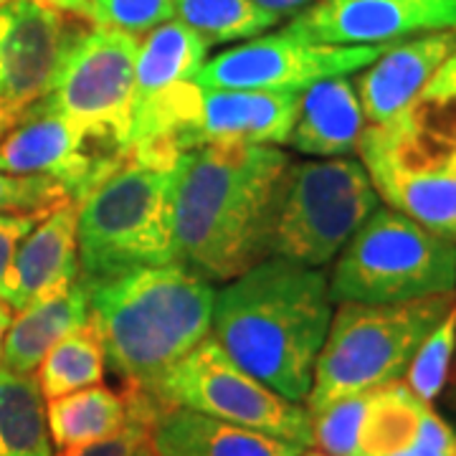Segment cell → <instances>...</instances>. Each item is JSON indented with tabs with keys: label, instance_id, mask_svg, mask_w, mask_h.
<instances>
[{
	"label": "cell",
	"instance_id": "28",
	"mask_svg": "<svg viewBox=\"0 0 456 456\" xmlns=\"http://www.w3.org/2000/svg\"><path fill=\"white\" fill-rule=\"evenodd\" d=\"M456 350V302L439 325L419 345L416 355L408 365L403 383L424 403H434L449 380V368Z\"/></svg>",
	"mask_w": 456,
	"mask_h": 456
},
{
	"label": "cell",
	"instance_id": "4",
	"mask_svg": "<svg viewBox=\"0 0 456 456\" xmlns=\"http://www.w3.org/2000/svg\"><path fill=\"white\" fill-rule=\"evenodd\" d=\"M454 302L456 292L393 305H338L314 365L307 411L317 413L340 398L403 380L419 345Z\"/></svg>",
	"mask_w": 456,
	"mask_h": 456
},
{
	"label": "cell",
	"instance_id": "19",
	"mask_svg": "<svg viewBox=\"0 0 456 456\" xmlns=\"http://www.w3.org/2000/svg\"><path fill=\"white\" fill-rule=\"evenodd\" d=\"M150 446L155 456H297L305 449L183 406H165L155 413Z\"/></svg>",
	"mask_w": 456,
	"mask_h": 456
},
{
	"label": "cell",
	"instance_id": "24",
	"mask_svg": "<svg viewBox=\"0 0 456 456\" xmlns=\"http://www.w3.org/2000/svg\"><path fill=\"white\" fill-rule=\"evenodd\" d=\"M0 456H53L44 393L33 373L0 365Z\"/></svg>",
	"mask_w": 456,
	"mask_h": 456
},
{
	"label": "cell",
	"instance_id": "40",
	"mask_svg": "<svg viewBox=\"0 0 456 456\" xmlns=\"http://www.w3.org/2000/svg\"><path fill=\"white\" fill-rule=\"evenodd\" d=\"M297 456H327V454H322L320 449H317V452H312V449H310V452H307V449H302V452H299Z\"/></svg>",
	"mask_w": 456,
	"mask_h": 456
},
{
	"label": "cell",
	"instance_id": "1",
	"mask_svg": "<svg viewBox=\"0 0 456 456\" xmlns=\"http://www.w3.org/2000/svg\"><path fill=\"white\" fill-rule=\"evenodd\" d=\"M289 155L277 145L218 142L188 150L173 167L175 261L208 281H231L269 259V228Z\"/></svg>",
	"mask_w": 456,
	"mask_h": 456
},
{
	"label": "cell",
	"instance_id": "25",
	"mask_svg": "<svg viewBox=\"0 0 456 456\" xmlns=\"http://www.w3.org/2000/svg\"><path fill=\"white\" fill-rule=\"evenodd\" d=\"M431 403H424L403 380L368 391L360 421L358 456H395L413 444L421 419Z\"/></svg>",
	"mask_w": 456,
	"mask_h": 456
},
{
	"label": "cell",
	"instance_id": "26",
	"mask_svg": "<svg viewBox=\"0 0 456 456\" xmlns=\"http://www.w3.org/2000/svg\"><path fill=\"white\" fill-rule=\"evenodd\" d=\"M104 347L97 327L89 320L86 325L71 330L56 342L36 368L38 386L44 398H61L69 393L84 391L104 380Z\"/></svg>",
	"mask_w": 456,
	"mask_h": 456
},
{
	"label": "cell",
	"instance_id": "2",
	"mask_svg": "<svg viewBox=\"0 0 456 456\" xmlns=\"http://www.w3.org/2000/svg\"><path fill=\"white\" fill-rule=\"evenodd\" d=\"M332 307L322 269L269 256L216 292L211 338L246 373L302 403L310 395Z\"/></svg>",
	"mask_w": 456,
	"mask_h": 456
},
{
	"label": "cell",
	"instance_id": "31",
	"mask_svg": "<svg viewBox=\"0 0 456 456\" xmlns=\"http://www.w3.org/2000/svg\"><path fill=\"white\" fill-rule=\"evenodd\" d=\"M71 198L61 183L46 175H8L0 173V213L46 216Z\"/></svg>",
	"mask_w": 456,
	"mask_h": 456
},
{
	"label": "cell",
	"instance_id": "38",
	"mask_svg": "<svg viewBox=\"0 0 456 456\" xmlns=\"http://www.w3.org/2000/svg\"><path fill=\"white\" fill-rule=\"evenodd\" d=\"M13 310L5 305V302H0V353H3V340H5V332H8V325H11V317Z\"/></svg>",
	"mask_w": 456,
	"mask_h": 456
},
{
	"label": "cell",
	"instance_id": "41",
	"mask_svg": "<svg viewBox=\"0 0 456 456\" xmlns=\"http://www.w3.org/2000/svg\"><path fill=\"white\" fill-rule=\"evenodd\" d=\"M3 3H8V0H0V5H3Z\"/></svg>",
	"mask_w": 456,
	"mask_h": 456
},
{
	"label": "cell",
	"instance_id": "11",
	"mask_svg": "<svg viewBox=\"0 0 456 456\" xmlns=\"http://www.w3.org/2000/svg\"><path fill=\"white\" fill-rule=\"evenodd\" d=\"M386 46H322L297 41L289 33L248 38L200 66V89L305 92L332 77H353L370 66Z\"/></svg>",
	"mask_w": 456,
	"mask_h": 456
},
{
	"label": "cell",
	"instance_id": "20",
	"mask_svg": "<svg viewBox=\"0 0 456 456\" xmlns=\"http://www.w3.org/2000/svg\"><path fill=\"white\" fill-rule=\"evenodd\" d=\"M365 127L355 82L350 77H332L302 92L287 145L307 158H347L358 152Z\"/></svg>",
	"mask_w": 456,
	"mask_h": 456
},
{
	"label": "cell",
	"instance_id": "6",
	"mask_svg": "<svg viewBox=\"0 0 456 456\" xmlns=\"http://www.w3.org/2000/svg\"><path fill=\"white\" fill-rule=\"evenodd\" d=\"M327 281L335 305H393L456 292V241L380 203L342 246Z\"/></svg>",
	"mask_w": 456,
	"mask_h": 456
},
{
	"label": "cell",
	"instance_id": "14",
	"mask_svg": "<svg viewBox=\"0 0 456 456\" xmlns=\"http://www.w3.org/2000/svg\"><path fill=\"white\" fill-rule=\"evenodd\" d=\"M299 102L302 92L200 89L193 119L180 140V155L218 142L287 145Z\"/></svg>",
	"mask_w": 456,
	"mask_h": 456
},
{
	"label": "cell",
	"instance_id": "21",
	"mask_svg": "<svg viewBox=\"0 0 456 456\" xmlns=\"http://www.w3.org/2000/svg\"><path fill=\"white\" fill-rule=\"evenodd\" d=\"M86 322L89 292L86 281L77 277L71 284L56 287L18 310L3 340L0 365L13 373H33L56 342Z\"/></svg>",
	"mask_w": 456,
	"mask_h": 456
},
{
	"label": "cell",
	"instance_id": "37",
	"mask_svg": "<svg viewBox=\"0 0 456 456\" xmlns=\"http://www.w3.org/2000/svg\"><path fill=\"white\" fill-rule=\"evenodd\" d=\"M23 110H11V107H0V140L5 137V132L11 130L18 122Z\"/></svg>",
	"mask_w": 456,
	"mask_h": 456
},
{
	"label": "cell",
	"instance_id": "10",
	"mask_svg": "<svg viewBox=\"0 0 456 456\" xmlns=\"http://www.w3.org/2000/svg\"><path fill=\"white\" fill-rule=\"evenodd\" d=\"M137 49L140 38L134 33L89 23L69 46L44 99L66 117L130 142Z\"/></svg>",
	"mask_w": 456,
	"mask_h": 456
},
{
	"label": "cell",
	"instance_id": "16",
	"mask_svg": "<svg viewBox=\"0 0 456 456\" xmlns=\"http://www.w3.org/2000/svg\"><path fill=\"white\" fill-rule=\"evenodd\" d=\"M77 218L79 203L69 200L46 213L31 228L0 277V302L18 312L51 289L71 284L79 277Z\"/></svg>",
	"mask_w": 456,
	"mask_h": 456
},
{
	"label": "cell",
	"instance_id": "13",
	"mask_svg": "<svg viewBox=\"0 0 456 456\" xmlns=\"http://www.w3.org/2000/svg\"><path fill=\"white\" fill-rule=\"evenodd\" d=\"M434 31H456V0H314L284 28L322 46H391Z\"/></svg>",
	"mask_w": 456,
	"mask_h": 456
},
{
	"label": "cell",
	"instance_id": "15",
	"mask_svg": "<svg viewBox=\"0 0 456 456\" xmlns=\"http://www.w3.org/2000/svg\"><path fill=\"white\" fill-rule=\"evenodd\" d=\"M360 142L411 163L456 170V51L406 110L362 130Z\"/></svg>",
	"mask_w": 456,
	"mask_h": 456
},
{
	"label": "cell",
	"instance_id": "23",
	"mask_svg": "<svg viewBox=\"0 0 456 456\" xmlns=\"http://www.w3.org/2000/svg\"><path fill=\"white\" fill-rule=\"evenodd\" d=\"M51 441L59 452L89 446L110 439L130 424L132 406L127 393L107 386H92L84 391L53 398L46 408Z\"/></svg>",
	"mask_w": 456,
	"mask_h": 456
},
{
	"label": "cell",
	"instance_id": "34",
	"mask_svg": "<svg viewBox=\"0 0 456 456\" xmlns=\"http://www.w3.org/2000/svg\"><path fill=\"white\" fill-rule=\"evenodd\" d=\"M41 218L44 216L36 213H0V277L5 274L18 244L31 233V228Z\"/></svg>",
	"mask_w": 456,
	"mask_h": 456
},
{
	"label": "cell",
	"instance_id": "12",
	"mask_svg": "<svg viewBox=\"0 0 456 456\" xmlns=\"http://www.w3.org/2000/svg\"><path fill=\"white\" fill-rule=\"evenodd\" d=\"M92 20L41 0L0 5V107L26 110L51 89L74 38Z\"/></svg>",
	"mask_w": 456,
	"mask_h": 456
},
{
	"label": "cell",
	"instance_id": "3",
	"mask_svg": "<svg viewBox=\"0 0 456 456\" xmlns=\"http://www.w3.org/2000/svg\"><path fill=\"white\" fill-rule=\"evenodd\" d=\"M84 281L89 320L125 391L150 395L175 362L211 335L213 281L178 261Z\"/></svg>",
	"mask_w": 456,
	"mask_h": 456
},
{
	"label": "cell",
	"instance_id": "18",
	"mask_svg": "<svg viewBox=\"0 0 456 456\" xmlns=\"http://www.w3.org/2000/svg\"><path fill=\"white\" fill-rule=\"evenodd\" d=\"M456 51V31H434L391 44L353 79L368 125H380L421 94Z\"/></svg>",
	"mask_w": 456,
	"mask_h": 456
},
{
	"label": "cell",
	"instance_id": "8",
	"mask_svg": "<svg viewBox=\"0 0 456 456\" xmlns=\"http://www.w3.org/2000/svg\"><path fill=\"white\" fill-rule=\"evenodd\" d=\"M152 406L193 408L228 424L312 446V416L307 406L281 398L228 358L211 335L175 362L155 391L145 395Z\"/></svg>",
	"mask_w": 456,
	"mask_h": 456
},
{
	"label": "cell",
	"instance_id": "9",
	"mask_svg": "<svg viewBox=\"0 0 456 456\" xmlns=\"http://www.w3.org/2000/svg\"><path fill=\"white\" fill-rule=\"evenodd\" d=\"M127 160L125 137L71 119L44 97L28 104L0 140V173L53 178L77 203Z\"/></svg>",
	"mask_w": 456,
	"mask_h": 456
},
{
	"label": "cell",
	"instance_id": "27",
	"mask_svg": "<svg viewBox=\"0 0 456 456\" xmlns=\"http://www.w3.org/2000/svg\"><path fill=\"white\" fill-rule=\"evenodd\" d=\"M175 18L208 46L248 41L281 23L256 0H180Z\"/></svg>",
	"mask_w": 456,
	"mask_h": 456
},
{
	"label": "cell",
	"instance_id": "17",
	"mask_svg": "<svg viewBox=\"0 0 456 456\" xmlns=\"http://www.w3.org/2000/svg\"><path fill=\"white\" fill-rule=\"evenodd\" d=\"M358 155L380 203L456 241V170L411 163L368 142H360Z\"/></svg>",
	"mask_w": 456,
	"mask_h": 456
},
{
	"label": "cell",
	"instance_id": "7",
	"mask_svg": "<svg viewBox=\"0 0 456 456\" xmlns=\"http://www.w3.org/2000/svg\"><path fill=\"white\" fill-rule=\"evenodd\" d=\"M378 206L370 175L355 158L289 163L279 180L269 256L322 269Z\"/></svg>",
	"mask_w": 456,
	"mask_h": 456
},
{
	"label": "cell",
	"instance_id": "22",
	"mask_svg": "<svg viewBox=\"0 0 456 456\" xmlns=\"http://www.w3.org/2000/svg\"><path fill=\"white\" fill-rule=\"evenodd\" d=\"M206 53L208 44L193 28L180 23L178 18L147 31L134 61L132 110L142 107L175 84L196 79L200 66L206 64Z\"/></svg>",
	"mask_w": 456,
	"mask_h": 456
},
{
	"label": "cell",
	"instance_id": "39",
	"mask_svg": "<svg viewBox=\"0 0 456 456\" xmlns=\"http://www.w3.org/2000/svg\"><path fill=\"white\" fill-rule=\"evenodd\" d=\"M134 456H155V452H152V446H150V439H147L145 444H142V446L137 449V454H134Z\"/></svg>",
	"mask_w": 456,
	"mask_h": 456
},
{
	"label": "cell",
	"instance_id": "36",
	"mask_svg": "<svg viewBox=\"0 0 456 456\" xmlns=\"http://www.w3.org/2000/svg\"><path fill=\"white\" fill-rule=\"evenodd\" d=\"M41 3H49L53 8L64 11V13H71V16H79L89 20V3L86 0H41Z\"/></svg>",
	"mask_w": 456,
	"mask_h": 456
},
{
	"label": "cell",
	"instance_id": "35",
	"mask_svg": "<svg viewBox=\"0 0 456 456\" xmlns=\"http://www.w3.org/2000/svg\"><path fill=\"white\" fill-rule=\"evenodd\" d=\"M256 3L264 11L274 13L279 20H284V18H294L297 13H302L314 0H256Z\"/></svg>",
	"mask_w": 456,
	"mask_h": 456
},
{
	"label": "cell",
	"instance_id": "29",
	"mask_svg": "<svg viewBox=\"0 0 456 456\" xmlns=\"http://www.w3.org/2000/svg\"><path fill=\"white\" fill-rule=\"evenodd\" d=\"M365 403L368 393H358L310 413L312 446H317L327 456H358V434Z\"/></svg>",
	"mask_w": 456,
	"mask_h": 456
},
{
	"label": "cell",
	"instance_id": "33",
	"mask_svg": "<svg viewBox=\"0 0 456 456\" xmlns=\"http://www.w3.org/2000/svg\"><path fill=\"white\" fill-rule=\"evenodd\" d=\"M395 456H456V431L428 406L413 444Z\"/></svg>",
	"mask_w": 456,
	"mask_h": 456
},
{
	"label": "cell",
	"instance_id": "30",
	"mask_svg": "<svg viewBox=\"0 0 456 456\" xmlns=\"http://www.w3.org/2000/svg\"><path fill=\"white\" fill-rule=\"evenodd\" d=\"M89 20L140 36L165 20H173L180 0H86Z\"/></svg>",
	"mask_w": 456,
	"mask_h": 456
},
{
	"label": "cell",
	"instance_id": "5",
	"mask_svg": "<svg viewBox=\"0 0 456 456\" xmlns=\"http://www.w3.org/2000/svg\"><path fill=\"white\" fill-rule=\"evenodd\" d=\"M170 183L173 170L127 160L79 200V277L107 279L175 261Z\"/></svg>",
	"mask_w": 456,
	"mask_h": 456
},
{
	"label": "cell",
	"instance_id": "32",
	"mask_svg": "<svg viewBox=\"0 0 456 456\" xmlns=\"http://www.w3.org/2000/svg\"><path fill=\"white\" fill-rule=\"evenodd\" d=\"M127 393L132 406L130 424L125 426L119 434H114L110 439H102L89 446H79V449H66L59 456H134L137 449L150 439V424L158 413V408L152 406V401L140 395V393Z\"/></svg>",
	"mask_w": 456,
	"mask_h": 456
}]
</instances>
